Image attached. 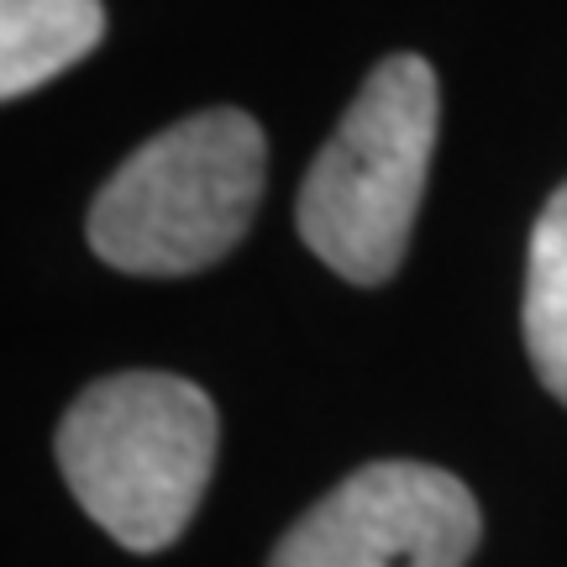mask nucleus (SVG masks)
<instances>
[{
  "label": "nucleus",
  "mask_w": 567,
  "mask_h": 567,
  "mask_svg": "<svg viewBox=\"0 0 567 567\" xmlns=\"http://www.w3.org/2000/svg\"><path fill=\"white\" fill-rule=\"evenodd\" d=\"M59 467L95 526L132 551H158L200 509L216 405L179 373H111L63 415Z\"/></svg>",
  "instance_id": "nucleus-1"
},
{
  "label": "nucleus",
  "mask_w": 567,
  "mask_h": 567,
  "mask_svg": "<svg viewBox=\"0 0 567 567\" xmlns=\"http://www.w3.org/2000/svg\"><path fill=\"white\" fill-rule=\"evenodd\" d=\"M268 147L247 111L174 122L105 179L90 205V247L122 274L174 279L226 258L264 200Z\"/></svg>",
  "instance_id": "nucleus-2"
},
{
  "label": "nucleus",
  "mask_w": 567,
  "mask_h": 567,
  "mask_svg": "<svg viewBox=\"0 0 567 567\" xmlns=\"http://www.w3.org/2000/svg\"><path fill=\"white\" fill-rule=\"evenodd\" d=\"M442 95L415 53L384 59L300 184V243L331 274L384 284L410 247Z\"/></svg>",
  "instance_id": "nucleus-3"
},
{
  "label": "nucleus",
  "mask_w": 567,
  "mask_h": 567,
  "mask_svg": "<svg viewBox=\"0 0 567 567\" xmlns=\"http://www.w3.org/2000/svg\"><path fill=\"white\" fill-rule=\"evenodd\" d=\"M478 530L463 478L431 463H368L305 509L268 567H463Z\"/></svg>",
  "instance_id": "nucleus-4"
},
{
  "label": "nucleus",
  "mask_w": 567,
  "mask_h": 567,
  "mask_svg": "<svg viewBox=\"0 0 567 567\" xmlns=\"http://www.w3.org/2000/svg\"><path fill=\"white\" fill-rule=\"evenodd\" d=\"M105 38L101 0H0V95L59 80Z\"/></svg>",
  "instance_id": "nucleus-5"
},
{
  "label": "nucleus",
  "mask_w": 567,
  "mask_h": 567,
  "mask_svg": "<svg viewBox=\"0 0 567 567\" xmlns=\"http://www.w3.org/2000/svg\"><path fill=\"white\" fill-rule=\"evenodd\" d=\"M520 331L542 384L567 405V184L547 200L530 237Z\"/></svg>",
  "instance_id": "nucleus-6"
}]
</instances>
